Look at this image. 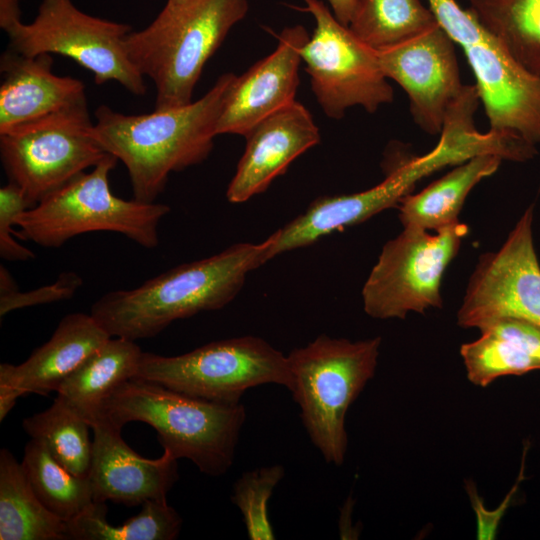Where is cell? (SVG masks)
<instances>
[{
  "label": "cell",
  "instance_id": "1",
  "mask_svg": "<svg viewBox=\"0 0 540 540\" xmlns=\"http://www.w3.org/2000/svg\"><path fill=\"white\" fill-rule=\"evenodd\" d=\"M236 75L225 73L186 105L127 115L101 105L92 135L127 168L133 199L152 203L172 172L202 163L211 153L218 120Z\"/></svg>",
  "mask_w": 540,
  "mask_h": 540
},
{
  "label": "cell",
  "instance_id": "2",
  "mask_svg": "<svg viewBox=\"0 0 540 540\" xmlns=\"http://www.w3.org/2000/svg\"><path fill=\"white\" fill-rule=\"evenodd\" d=\"M270 241L237 243L207 258L180 264L130 290L96 300L90 314L111 337L136 341L172 322L229 304L247 275L269 260Z\"/></svg>",
  "mask_w": 540,
  "mask_h": 540
},
{
  "label": "cell",
  "instance_id": "3",
  "mask_svg": "<svg viewBox=\"0 0 540 540\" xmlns=\"http://www.w3.org/2000/svg\"><path fill=\"white\" fill-rule=\"evenodd\" d=\"M100 417L120 428L132 421L150 425L175 459H188L200 472L217 477L234 462L246 409L241 403L211 402L131 379L104 400Z\"/></svg>",
  "mask_w": 540,
  "mask_h": 540
},
{
  "label": "cell",
  "instance_id": "4",
  "mask_svg": "<svg viewBox=\"0 0 540 540\" xmlns=\"http://www.w3.org/2000/svg\"><path fill=\"white\" fill-rule=\"evenodd\" d=\"M248 9L249 0H191L178 7L165 5L147 27L127 35L125 46L131 62L154 83L155 109L192 102L206 62Z\"/></svg>",
  "mask_w": 540,
  "mask_h": 540
},
{
  "label": "cell",
  "instance_id": "5",
  "mask_svg": "<svg viewBox=\"0 0 540 540\" xmlns=\"http://www.w3.org/2000/svg\"><path fill=\"white\" fill-rule=\"evenodd\" d=\"M380 344V337L350 341L322 334L287 354L288 391L311 442L328 464L344 462L346 414L374 377Z\"/></svg>",
  "mask_w": 540,
  "mask_h": 540
},
{
  "label": "cell",
  "instance_id": "6",
  "mask_svg": "<svg viewBox=\"0 0 540 540\" xmlns=\"http://www.w3.org/2000/svg\"><path fill=\"white\" fill-rule=\"evenodd\" d=\"M118 159L107 153L92 171L82 172L67 184L15 218V236L41 247L58 248L88 232L120 233L138 245L159 244L161 219L170 212L162 203L124 200L114 195L109 175Z\"/></svg>",
  "mask_w": 540,
  "mask_h": 540
},
{
  "label": "cell",
  "instance_id": "7",
  "mask_svg": "<svg viewBox=\"0 0 540 540\" xmlns=\"http://www.w3.org/2000/svg\"><path fill=\"white\" fill-rule=\"evenodd\" d=\"M133 379L222 404L240 403L257 386L291 385L287 355L252 335L210 342L178 356L143 352Z\"/></svg>",
  "mask_w": 540,
  "mask_h": 540
},
{
  "label": "cell",
  "instance_id": "8",
  "mask_svg": "<svg viewBox=\"0 0 540 540\" xmlns=\"http://www.w3.org/2000/svg\"><path fill=\"white\" fill-rule=\"evenodd\" d=\"M93 124L86 100L0 133L3 168L32 207L107 154Z\"/></svg>",
  "mask_w": 540,
  "mask_h": 540
},
{
  "label": "cell",
  "instance_id": "9",
  "mask_svg": "<svg viewBox=\"0 0 540 540\" xmlns=\"http://www.w3.org/2000/svg\"><path fill=\"white\" fill-rule=\"evenodd\" d=\"M127 24L91 16L72 0H42L30 23L18 22L6 33L10 49L27 55L59 54L89 70L97 85L116 81L134 95H144V76L131 62Z\"/></svg>",
  "mask_w": 540,
  "mask_h": 540
},
{
  "label": "cell",
  "instance_id": "10",
  "mask_svg": "<svg viewBox=\"0 0 540 540\" xmlns=\"http://www.w3.org/2000/svg\"><path fill=\"white\" fill-rule=\"evenodd\" d=\"M467 225L436 231L404 227L382 248L362 289L364 311L376 319H404L409 312L441 307V280L457 255Z\"/></svg>",
  "mask_w": 540,
  "mask_h": 540
},
{
  "label": "cell",
  "instance_id": "11",
  "mask_svg": "<svg viewBox=\"0 0 540 540\" xmlns=\"http://www.w3.org/2000/svg\"><path fill=\"white\" fill-rule=\"evenodd\" d=\"M315 21L313 34L301 58L311 88L323 112L340 119L348 108L361 106L374 113L394 98L393 88L382 72L375 49L358 39L334 16L322 0H303Z\"/></svg>",
  "mask_w": 540,
  "mask_h": 540
},
{
  "label": "cell",
  "instance_id": "12",
  "mask_svg": "<svg viewBox=\"0 0 540 540\" xmlns=\"http://www.w3.org/2000/svg\"><path fill=\"white\" fill-rule=\"evenodd\" d=\"M532 220L530 206L501 248L479 258L457 313L459 326L480 330L496 319L513 317L540 327V264Z\"/></svg>",
  "mask_w": 540,
  "mask_h": 540
},
{
  "label": "cell",
  "instance_id": "13",
  "mask_svg": "<svg viewBox=\"0 0 540 540\" xmlns=\"http://www.w3.org/2000/svg\"><path fill=\"white\" fill-rule=\"evenodd\" d=\"M454 44L437 21L411 38L375 50L386 78L408 95L414 122L430 135L441 133L450 106L464 88Z\"/></svg>",
  "mask_w": 540,
  "mask_h": 540
},
{
  "label": "cell",
  "instance_id": "14",
  "mask_svg": "<svg viewBox=\"0 0 540 540\" xmlns=\"http://www.w3.org/2000/svg\"><path fill=\"white\" fill-rule=\"evenodd\" d=\"M439 168L438 157L428 152L394 167L382 182L370 189L315 199L305 212L268 237L271 258L311 245L335 231L364 222L385 209L397 206L420 180Z\"/></svg>",
  "mask_w": 540,
  "mask_h": 540
},
{
  "label": "cell",
  "instance_id": "15",
  "mask_svg": "<svg viewBox=\"0 0 540 540\" xmlns=\"http://www.w3.org/2000/svg\"><path fill=\"white\" fill-rule=\"evenodd\" d=\"M462 49L474 73L489 130L540 144V77L515 62L485 30Z\"/></svg>",
  "mask_w": 540,
  "mask_h": 540
},
{
  "label": "cell",
  "instance_id": "16",
  "mask_svg": "<svg viewBox=\"0 0 540 540\" xmlns=\"http://www.w3.org/2000/svg\"><path fill=\"white\" fill-rule=\"evenodd\" d=\"M309 37L302 25L285 27L275 50L235 77L218 120L217 135L245 137L258 123L296 101L301 51Z\"/></svg>",
  "mask_w": 540,
  "mask_h": 540
},
{
  "label": "cell",
  "instance_id": "17",
  "mask_svg": "<svg viewBox=\"0 0 540 540\" xmlns=\"http://www.w3.org/2000/svg\"><path fill=\"white\" fill-rule=\"evenodd\" d=\"M91 429L89 479L95 502L112 501L132 507L166 499L179 477L177 459L165 450L157 459L138 455L121 437L122 428L103 417Z\"/></svg>",
  "mask_w": 540,
  "mask_h": 540
},
{
  "label": "cell",
  "instance_id": "18",
  "mask_svg": "<svg viewBox=\"0 0 540 540\" xmlns=\"http://www.w3.org/2000/svg\"><path fill=\"white\" fill-rule=\"evenodd\" d=\"M245 137L244 153L226 192L231 203L264 192L297 157L320 142L311 113L297 101L258 123Z\"/></svg>",
  "mask_w": 540,
  "mask_h": 540
},
{
  "label": "cell",
  "instance_id": "19",
  "mask_svg": "<svg viewBox=\"0 0 540 540\" xmlns=\"http://www.w3.org/2000/svg\"><path fill=\"white\" fill-rule=\"evenodd\" d=\"M0 72V133L87 100L82 81L53 72L51 54L6 50Z\"/></svg>",
  "mask_w": 540,
  "mask_h": 540
},
{
  "label": "cell",
  "instance_id": "20",
  "mask_svg": "<svg viewBox=\"0 0 540 540\" xmlns=\"http://www.w3.org/2000/svg\"><path fill=\"white\" fill-rule=\"evenodd\" d=\"M111 336L91 314L64 316L51 338L21 364L2 363L0 376L20 396L57 392L62 382Z\"/></svg>",
  "mask_w": 540,
  "mask_h": 540
},
{
  "label": "cell",
  "instance_id": "21",
  "mask_svg": "<svg viewBox=\"0 0 540 540\" xmlns=\"http://www.w3.org/2000/svg\"><path fill=\"white\" fill-rule=\"evenodd\" d=\"M142 354L135 341L110 337L62 382L56 398L91 426L104 400L136 376Z\"/></svg>",
  "mask_w": 540,
  "mask_h": 540
},
{
  "label": "cell",
  "instance_id": "22",
  "mask_svg": "<svg viewBox=\"0 0 540 540\" xmlns=\"http://www.w3.org/2000/svg\"><path fill=\"white\" fill-rule=\"evenodd\" d=\"M499 155H476L429 184L416 194H408L397 205L403 227L439 231L457 221L465 199L483 178L494 174Z\"/></svg>",
  "mask_w": 540,
  "mask_h": 540
},
{
  "label": "cell",
  "instance_id": "23",
  "mask_svg": "<svg viewBox=\"0 0 540 540\" xmlns=\"http://www.w3.org/2000/svg\"><path fill=\"white\" fill-rule=\"evenodd\" d=\"M0 539L66 540L67 524L36 496L22 463L0 451Z\"/></svg>",
  "mask_w": 540,
  "mask_h": 540
},
{
  "label": "cell",
  "instance_id": "24",
  "mask_svg": "<svg viewBox=\"0 0 540 540\" xmlns=\"http://www.w3.org/2000/svg\"><path fill=\"white\" fill-rule=\"evenodd\" d=\"M481 27L521 67L540 77V0H467Z\"/></svg>",
  "mask_w": 540,
  "mask_h": 540
},
{
  "label": "cell",
  "instance_id": "25",
  "mask_svg": "<svg viewBox=\"0 0 540 540\" xmlns=\"http://www.w3.org/2000/svg\"><path fill=\"white\" fill-rule=\"evenodd\" d=\"M107 506L94 502L87 510L68 521V539L74 540H173L178 537L182 519L167 499L148 500L135 516L122 525L107 522Z\"/></svg>",
  "mask_w": 540,
  "mask_h": 540
},
{
  "label": "cell",
  "instance_id": "26",
  "mask_svg": "<svg viewBox=\"0 0 540 540\" xmlns=\"http://www.w3.org/2000/svg\"><path fill=\"white\" fill-rule=\"evenodd\" d=\"M21 463L36 496L66 523L95 502L90 479L68 471L35 440L26 444Z\"/></svg>",
  "mask_w": 540,
  "mask_h": 540
},
{
  "label": "cell",
  "instance_id": "27",
  "mask_svg": "<svg viewBox=\"0 0 540 540\" xmlns=\"http://www.w3.org/2000/svg\"><path fill=\"white\" fill-rule=\"evenodd\" d=\"M22 426L68 471L89 478L93 440L91 426L84 418L55 398L49 408L25 418Z\"/></svg>",
  "mask_w": 540,
  "mask_h": 540
},
{
  "label": "cell",
  "instance_id": "28",
  "mask_svg": "<svg viewBox=\"0 0 540 540\" xmlns=\"http://www.w3.org/2000/svg\"><path fill=\"white\" fill-rule=\"evenodd\" d=\"M420 0H357L348 25L353 34L377 50L398 44L436 23Z\"/></svg>",
  "mask_w": 540,
  "mask_h": 540
},
{
  "label": "cell",
  "instance_id": "29",
  "mask_svg": "<svg viewBox=\"0 0 540 540\" xmlns=\"http://www.w3.org/2000/svg\"><path fill=\"white\" fill-rule=\"evenodd\" d=\"M460 354L468 380L479 387H486L503 376L540 370V359L516 342L488 329L481 330L478 339L463 344Z\"/></svg>",
  "mask_w": 540,
  "mask_h": 540
},
{
  "label": "cell",
  "instance_id": "30",
  "mask_svg": "<svg viewBox=\"0 0 540 540\" xmlns=\"http://www.w3.org/2000/svg\"><path fill=\"white\" fill-rule=\"evenodd\" d=\"M285 476L280 464L246 471L233 485L231 500L239 509L250 540L276 538L269 517V500Z\"/></svg>",
  "mask_w": 540,
  "mask_h": 540
},
{
  "label": "cell",
  "instance_id": "31",
  "mask_svg": "<svg viewBox=\"0 0 540 540\" xmlns=\"http://www.w3.org/2000/svg\"><path fill=\"white\" fill-rule=\"evenodd\" d=\"M32 208L22 190L13 182H8L0 189V256L8 261H26L35 254L29 248L18 243L14 236L15 218Z\"/></svg>",
  "mask_w": 540,
  "mask_h": 540
},
{
  "label": "cell",
  "instance_id": "32",
  "mask_svg": "<svg viewBox=\"0 0 540 540\" xmlns=\"http://www.w3.org/2000/svg\"><path fill=\"white\" fill-rule=\"evenodd\" d=\"M82 283V278L75 272H63L52 284L28 292H20L15 288L0 293V316L3 317L11 311L24 307L69 299Z\"/></svg>",
  "mask_w": 540,
  "mask_h": 540
},
{
  "label": "cell",
  "instance_id": "33",
  "mask_svg": "<svg viewBox=\"0 0 540 540\" xmlns=\"http://www.w3.org/2000/svg\"><path fill=\"white\" fill-rule=\"evenodd\" d=\"M491 330L506 337L525 349L529 354L540 359V327L526 320L503 317L496 319L480 329Z\"/></svg>",
  "mask_w": 540,
  "mask_h": 540
},
{
  "label": "cell",
  "instance_id": "34",
  "mask_svg": "<svg viewBox=\"0 0 540 540\" xmlns=\"http://www.w3.org/2000/svg\"><path fill=\"white\" fill-rule=\"evenodd\" d=\"M524 465L521 467V472L518 481L513 486L512 490L505 497L504 501L498 507V509L489 511L484 507L482 499L479 497L476 487L472 482H468L466 485L467 493L471 500V504L474 508L477 517V538L478 539H494L497 534L498 524L505 514V511L510 506L511 500L517 491L519 480L523 475Z\"/></svg>",
  "mask_w": 540,
  "mask_h": 540
},
{
  "label": "cell",
  "instance_id": "35",
  "mask_svg": "<svg viewBox=\"0 0 540 540\" xmlns=\"http://www.w3.org/2000/svg\"><path fill=\"white\" fill-rule=\"evenodd\" d=\"M21 21L19 0H0V27L6 32Z\"/></svg>",
  "mask_w": 540,
  "mask_h": 540
},
{
  "label": "cell",
  "instance_id": "36",
  "mask_svg": "<svg viewBox=\"0 0 540 540\" xmlns=\"http://www.w3.org/2000/svg\"><path fill=\"white\" fill-rule=\"evenodd\" d=\"M334 16L348 26L355 12L357 0H327Z\"/></svg>",
  "mask_w": 540,
  "mask_h": 540
},
{
  "label": "cell",
  "instance_id": "37",
  "mask_svg": "<svg viewBox=\"0 0 540 540\" xmlns=\"http://www.w3.org/2000/svg\"><path fill=\"white\" fill-rule=\"evenodd\" d=\"M191 0H167L166 2V6H169V7H178V6H182L188 2H190Z\"/></svg>",
  "mask_w": 540,
  "mask_h": 540
}]
</instances>
